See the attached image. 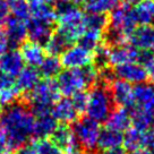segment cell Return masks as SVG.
Wrapping results in <instances>:
<instances>
[{"instance_id":"6da1fadb","label":"cell","mask_w":154,"mask_h":154,"mask_svg":"<svg viewBox=\"0 0 154 154\" xmlns=\"http://www.w3.org/2000/svg\"><path fill=\"white\" fill-rule=\"evenodd\" d=\"M34 115L26 102L17 101L0 112V129L13 149L29 143L33 136Z\"/></svg>"},{"instance_id":"7a4b0ae2","label":"cell","mask_w":154,"mask_h":154,"mask_svg":"<svg viewBox=\"0 0 154 154\" xmlns=\"http://www.w3.org/2000/svg\"><path fill=\"white\" fill-rule=\"evenodd\" d=\"M99 81V70L93 65L79 69H65L59 72L56 84L59 93L70 97L77 92L84 91L86 87L93 86Z\"/></svg>"},{"instance_id":"3957f363","label":"cell","mask_w":154,"mask_h":154,"mask_svg":"<svg viewBox=\"0 0 154 154\" xmlns=\"http://www.w3.org/2000/svg\"><path fill=\"white\" fill-rule=\"evenodd\" d=\"M54 9L57 13V31L67 38L69 43L74 44L86 29L84 11L70 2L56 4Z\"/></svg>"},{"instance_id":"277c9868","label":"cell","mask_w":154,"mask_h":154,"mask_svg":"<svg viewBox=\"0 0 154 154\" xmlns=\"http://www.w3.org/2000/svg\"><path fill=\"white\" fill-rule=\"evenodd\" d=\"M59 90L56 81L50 78L40 79V82L27 93V104L34 116L51 112V108L59 100Z\"/></svg>"},{"instance_id":"5b68a950","label":"cell","mask_w":154,"mask_h":154,"mask_svg":"<svg viewBox=\"0 0 154 154\" xmlns=\"http://www.w3.org/2000/svg\"><path fill=\"white\" fill-rule=\"evenodd\" d=\"M87 94H88V100L85 111L87 117L97 122L106 121L115 106L111 99L108 85L97 81V83L91 87V91Z\"/></svg>"},{"instance_id":"8992f818","label":"cell","mask_w":154,"mask_h":154,"mask_svg":"<svg viewBox=\"0 0 154 154\" xmlns=\"http://www.w3.org/2000/svg\"><path fill=\"white\" fill-rule=\"evenodd\" d=\"M72 128L77 144L84 149V152L91 153L97 147V140L101 131L100 122L84 117L77 119Z\"/></svg>"},{"instance_id":"52a82bcc","label":"cell","mask_w":154,"mask_h":154,"mask_svg":"<svg viewBox=\"0 0 154 154\" xmlns=\"http://www.w3.org/2000/svg\"><path fill=\"white\" fill-rule=\"evenodd\" d=\"M109 26L125 35L128 41L130 33L137 27V20L131 6L119 5L109 14Z\"/></svg>"},{"instance_id":"ba28073f","label":"cell","mask_w":154,"mask_h":154,"mask_svg":"<svg viewBox=\"0 0 154 154\" xmlns=\"http://www.w3.org/2000/svg\"><path fill=\"white\" fill-rule=\"evenodd\" d=\"M60 63L66 69H79L92 63L93 52L79 44L70 45L60 54Z\"/></svg>"},{"instance_id":"9c48e42d","label":"cell","mask_w":154,"mask_h":154,"mask_svg":"<svg viewBox=\"0 0 154 154\" xmlns=\"http://www.w3.org/2000/svg\"><path fill=\"white\" fill-rule=\"evenodd\" d=\"M154 116V84L144 82L133 86V106Z\"/></svg>"},{"instance_id":"30bf717a","label":"cell","mask_w":154,"mask_h":154,"mask_svg":"<svg viewBox=\"0 0 154 154\" xmlns=\"http://www.w3.org/2000/svg\"><path fill=\"white\" fill-rule=\"evenodd\" d=\"M112 68V72L116 78L130 83V84H140L147 81V72L143 65L140 63H127L120 66Z\"/></svg>"},{"instance_id":"8fae6325","label":"cell","mask_w":154,"mask_h":154,"mask_svg":"<svg viewBox=\"0 0 154 154\" xmlns=\"http://www.w3.org/2000/svg\"><path fill=\"white\" fill-rule=\"evenodd\" d=\"M108 88L115 106L124 108L133 106V86L130 83L119 78H113L109 83Z\"/></svg>"},{"instance_id":"7c38bea8","label":"cell","mask_w":154,"mask_h":154,"mask_svg":"<svg viewBox=\"0 0 154 154\" xmlns=\"http://www.w3.org/2000/svg\"><path fill=\"white\" fill-rule=\"evenodd\" d=\"M6 36L11 49H17L18 45H22L27 38V27L26 22L16 17H9L4 24Z\"/></svg>"},{"instance_id":"4fadbf2b","label":"cell","mask_w":154,"mask_h":154,"mask_svg":"<svg viewBox=\"0 0 154 154\" xmlns=\"http://www.w3.org/2000/svg\"><path fill=\"white\" fill-rule=\"evenodd\" d=\"M127 43L140 51L153 50L154 48V25H140L130 33Z\"/></svg>"},{"instance_id":"5bb4252c","label":"cell","mask_w":154,"mask_h":154,"mask_svg":"<svg viewBox=\"0 0 154 154\" xmlns=\"http://www.w3.org/2000/svg\"><path fill=\"white\" fill-rule=\"evenodd\" d=\"M140 50L134 48L129 43H124L110 48V56H109V65L110 67L120 66L127 63H134L138 60Z\"/></svg>"},{"instance_id":"9a60e30c","label":"cell","mask_w":154,"mask_h":154,"mask_svg":"<svg viewBox=\"0 0 154 154\" xmlns=\"http://www.w3.org/2000/svg\"><path fill=\"white\" fill-rule=\"evenodd\" d=\"M26 27H27L29 40L38 44H45V42L51 36V34L54 32L53 24H49L31 17L26 20Z\"/></svg>"},{"instance_id":"2e32d148","label":"cell","mask_w":154,"mask_h":154,"mask_svg":"<svg viewBox=\"0 0 154 154\" xmlns=\"http://www.w3.org/2000/svg\"><path fill=\"white\" fill-rule=\"evenodd\" d=\"M24 63L18 49H10L0 57V72L14 78L22 72Z\"/></svg>"},{"instance_id":"e0dca14e","label":"cell","mask_w":154,"mask_h":154,"mask_svg":"<svg viewBox=\"0 0 154 154\" xmlns=\"http://www.w3.org/2000/svg\"><path fill=\"white\" fill-rule=\"evenodd\" d=\"M50 140L61 151H66V152L77 149V145H78L72 128L66 124L58 125L50 136Z\"/></svg>"},{"instance_id":"ac0fdd59","label":"cell","mask_w":154,"mask_h":154,"mask_svg":"<svg viewBox=\"0 0 154 154\" xmlns=\"http://www.w3.org/2000/svg\"><path fill=\"white\" fill-rule=\"evenodd\" d=\"M51 115L59 122L69 125L77 120L78 112L76 111L75 106H72L70 99L63 97V99H59L52 106Z\"/></svg>"},{"instance_id":"d6986e66","label":"cell","mask_w":154,"mask_h":154,"mask_svg":"<svg viewBox=\"0 0 154 154\" xmlns=\"http://www.w3.org/2000/svg\"><path fill=\"white\" fill-rule=\"evenodd\" d=\"M29 4L31 18L54 25L57 22V13L51 4L44 0H29Z\"/></svg>"},{"instance_id":"ffe728a7","label":"cell","mask_w":154,"mask_h":154,"mask_svg":"<svg viewBox=\"0 0 154 154\" xmlns=\"http://www.w3.org/2000/svg\"><path fill=\"white\" fill-rule=\"evenodd\" d=\"M20 54L24 60V63L27 66L31 67H38L44 58L47 56V52L44 50V47L42 44L35 43L32 41H25L24 43L20 45Z\"/></svg>"},{"instance_id":"44dd1931","label":"cell","mask_w":154,"mask_h":154,"mask_svg":"<svg viewBox=\"0 0 154 154\" xmlns=\"http://www.w3.org/2000/svg\"><path fill=\"white\" fill-rule=\"evenodd\" d=\"M106 127L124 133L131 127L130 111L124 106H113L106 120Z\"/></svg>"},{"instance_id":"7402d4cb","label":"cell","mask_w":154,"mask_h":154,"mask_svg":"<svg viewBox=\"0 0 154 154\" xmlns=\"http://www.w3.org/2000/svg\"><path fill=\"white\" fill-rule=\"evenodd\" d=\"M58 126V121L51 112L34 116L33 136L35 138H49Z\"/></svg>"},{"instance_id":"603a6c76","label":"cell","mask_w":154,"mask_h":154,"mask_svg":"<svg viewBox=\"0 0 154 154\" xmlns=\"http://www.w3.org/2000/svg\"><path fill=\"white\" fill-rule=\"evenodd\" d=\"M124 140V133L111 129L109 127L101 128L100 136L97 140V147L101 151H112L121 149Z\"/></svg>"},{"instance_id":"cb8c5ba5","label":"cell","mask_w":154,"mask_h":154,"mask_svg":"<svg viewBox=\"0 0 154 154\" xmlns=\"http://www.w3.org/2000/svg\"><path fill=\"white\" fill-rule=\"evenodd\" d=\"M41 79V75L35 67H24L17 75L15 85L22 93H29Z\"/></svg>"},{"instance_id":"d4e9b609","label":"cell","mask_w":154,"mask_h":154,"mask_svg":"<svg viewBox=\"0 0 154 154\" xmlns=\"http://www.w3.org/2000/svg\"><path fill=\"white\" fill-rule=\"evenodd\" d=\"M133 9L137 24L154 25V0H140Z\"/></svg>"},{"instance_id":"484cf974","label":"cell","mask_w":154,"mask_h":154,"mask_svg":"<svg viewBox=\"0 0 154 154\" xmlns=\"http://www.w3.org/2000/svg\"><path fill=\"white\" fill-rule=\"evenodd\" d=\"M70 45H72V44H70L68 42L67 38H65L63 34L59 33L58 31H56V32H53L51 34V36L45 42V44H44V50H45L47 54H49V56H57L58 57L66 49L69 48Z\"/></svg>"},{"instance_id":"4316f807","label":"cell","mask_w":154,"mask_h":154,"mask_svg":"<svg viewBox=\"0 0 154 154\" xmlns=\"http://www.w3.org/2000/svg\"><path fill=\"white\" fill-rule=\"evenodd\" d=\"M120 5V0H86L84 9L87 14H110Z\"/></svg>"},{"instance_id":"83f0119b","label":"cell","mask_w":154,"mask_h":154,"mask_svg":"<svg viewBox=\"0 0 154 154\" xmlns=\"http://www.w3.org/2000/svg\"><path fill=\"white\" fill-rule=\"evenodd\" d=\"M130 118L131 127L140 131L151 129L154 125V116L147 111L133 108V110L130 111Z\"/></svg>"},{"instance_id":"f1b7e54d","label":"cell","mask_w":154,"mask_h":154,"mask_svg":"<svg viewBox=\"0 0 154 154\" xmlns=\"http://www.w3.org/2000/svg\"><path fill=\"white\" fill-rule=\"evenodd\" d=\"M63 65L60 63V59L57 56H45L42 63L38 66V72L44 78L52 79L59 75L61 72Z\"/></svg>"},{"instance_id":"f546056e","label":"cell","mask_w":154,"mask_h":154,"mask_svg":"<svg viewBox=\"0 0 154 154\" xmlns=\"http://www.w3.org/2000/svg\"><path fill=\"white\" fill-rule=\"evenodd\" d=\"M122 146L125 151L133 152L135 149H143V131L130 127L124 133Z\"/></svg>"},{"instance_id":"4dcf8cb0","label":"cell","mask_w":154,"mask_h":154,"mask_svg":"<svg viewBox=\"0 0 154 154\" xmlns=\"http://www.w3.org/2000/svg\"><path fill=\"white\" fill-rule=\"evenodd\" d=\"M109 56H110V48L102 42L93 50V60L92 65L101 72L106 68L110 67L109 65Z\"/></svg>"},{"instance_id":"1f68e13d","label":"cell","mask_w":154,"mask_h":154,"mask_svg":"<svg viewBox=\"0 0 154 154\" xmlns=\"http://www.w3.org/2000/svg\"><path fill=\"white\" fill-rule=\"evenodd\" d=\"M102 43V32L95 29H85V32L78 38V44L88 51H92Z\"/></svg>"},{"instance_id":"d6a6232c","label":"cell","mask_w":154,"mask_h":154,"mask_svg":"<svg viewBox=\"0 0 154 154\" xmlns=\"http://www.w3.org/2000/svg\"><path fill=\"white\" fill-rule=\"evenodd\" d=\"M85 29H95L103 33L109 25V15L106 14H87L84 18Z\"/></svg>"},{"instance_id":"836d02e7","label":"cell","mask_w":154,"mask_h":154,"mask_svg":"<svg viewBox=\"0 0 154 154\" xmlns=\"http://www.w3.org/2000/svg\"><path fill=\"white\" fill-rule=\"evenodd\" d=\"M34 154H63V151L58 147L50 138H36L31 142Z\"/></svg>"},{"instance_id":"e575fe53","label":"cell","mask_w":154,"mask_h":154,"mask_svg":"<svg viewBox=\"0 0 154 154\" xmlns=\"http://www.w3.org/2000/svg\"><path fill=\"white\" fill-rule=\"evenodd\" d=\"M8 2H9L10 14L14 15V17L25 22L31 17L29 0H8Z\"/></svg>"},{"instance_id":"d590c367","label":"cell","mask_w":154,"mask_h":154,"mask_svg":"<svg viewBox=\"0 0 154 154\" xmlns=\"http://www.w3.org/2000/svg\"><path fill=\"white\" fill-rule=\"evenodd\" d=\"M22 92L19 91L16 85L6 87L0 91V109H5L7 106L14 104L19 100Z\"/></svg>"},{"instance_id":"8d00e7d4","label":"cell","mask_w":154,"mask_h":154,"mask_svg":"<svg viewBox=\"0 0 154 154\" xmlns=\"http://www.w3.org/2000/svg\"><path fill=\"white\" fill-rule=\"evenodd\" d=\"M87 100H88V94L85 91L77 92L74 95L70 96V101H72V106H75L76 111L78 112V115L86 111Z\"/></svg>"},{"instance_id":"74e56055","label":"cell","mask_w":154,"mask_h":154,"mask_svg":"<svg viewBox=\"0 0 154 154\" xmlns=\"http://www.w3.org/2000/svg\"><path fill=\"white\" fill-rule=\"evenodd\" d=\"M10 17V8L8 0H0V26L6 23Z\"/></svg>"},{"instance_id":"f35d334b","label":"cell","mask_w":154,"mask_h":154,"mask_svg":"<svg viewBox=\"0 0 154 154\" xmlns=\"http://www.w3.org/2000/svg\"><path fill=\"white\" fill-rule=\"evenodd\" d=\"M11 146L6 138L4 131L0 129V154H11Z\"/></svg>"},{"instance_id":"ab89813d","label":"cell","mask_w":154,"mask_h":154,"mask_svg":"<svg viewBox=\"0 0 154 154\" xmlns=\"http://www.w3.org/2000/svg\"><path fill=\"white\" fill-rule=\"evenodd\" d=\"M8 47H9V44H8V40L6 36L5 29L2 26H0V57L7 51Z\"/></svg>"},{"instance_id":"60d3db41","label":"cell","mask_w":154,"mask_h":154,"mask_svg":"<svg viewBox=\"0 0 154 154\" xmlns=\"http://www.w3.org/2000/svg\"><path fill=\"white\" fill-rule=\"evenodd\" d=\"M13 85H15L14 78L0 72V91L6 88V87L13 86Z\"/></svg>"},{"instance_id":"b9f144b4","label":"cell","mask_w":154,"mask_h":154,"mask_svg":"<svg viewBox=\"0 0 154 154\" xmlns=\"http://www.w3.org/2000/svg\"><path fill=\"white\" fill-rule=\"evenodd\" d=\"M144 67L146 69V72H147V79H149V82L154 84V56L151 58V60Z\"/></svg>"},{"instance_id":"7bdbcfd3","label":"cell","mask_w":154,"mask_h":154,"mask_svg":"<svg viewBox=\"0 0 154 154\" xmlns=\"http://www.w3.org/2000/svg\"><path fill=\"white\" fill-rule=\"evenodd\" d=\"M99 154H126V151L125 149H112V151H102L101 153Z\"/></svg>"},{"instance_id":"ee69618b","label":"cell","mask_w":154,"mask_h":154,"mask_svg":"<svg viewBox=\"0 0 154 154\" xmlns=\"http://www.w3.org/2000/svg\"><path fill=\"white\" fill-rule=\"evenodd\" d=\"M129 154H154L153 152H151L149 149H135L133 152H130Z\"/></svg>"},{"instance_id":"f6af8a7d","label":"cell","mask_w":154,"mask_h":154,"mask_svg":"<svg viewBox=\"0 0 154 154\" xmlns=\"http://www.w3.org/2000/svg\"><path fill=\"white\" fill-rule=\"evenodd\" d=\"M120 1H122V4H125V5H128L133 7V6L137 5L140 0H120Z\"/></svg>"},{"instance_id":"bcb514c9","label":"cell","mask_w":154,"mask_h":154,"mask_svg":"<svg viewBox=\"0 0 154 154\" xmlns=\"http://www.w3.org/2000/svg\"><path fill=\"white\" fill-rule=\"evenodd\" d=\"M66 154H87V153L77 147V149H72V151H68V152H66Z\"/></svg>"},{"instance_id":"7dc6e473","label":"cell","mask_w":154,"mask_h":154,"mask_svg":"<svg viewBox=\"0 0 154 154\" xmlns=\"http://www.w3.org/2000/svg\"><path fill=\"white\" fill-rule=\"evenodd\" d=\"M86 0H72V2L75 4V5H81V4H84Z\"/></svg>"},{"instance_id":"c3c4849f","label":"cell","mask_w":154,"mask_h":154,"mask_svg":"<svg viewBox=\"0 0 154 154\" xmlns=\"http://www.w3.org/2000/svg\"><path fill=\"white\" fill-rule=\"evenodd\" d=\"M72 0H56L54 4H65V2H70Z\"/></svg>"},{"instance_id":"681fc988","label":"cell","mask_w":154,"mask_h":154,"mask_svg":"<svg viewBox=\"0 0 154 154\" xmlns=\"http://www.w3.org/2000/svg\"><path fill=\"white\" fill-rule=\"evenodd\" d=\"M44 1H47L49 4H54L56 2V0H44Z\"/></svg>"},{"instance_id":"f907efd6","label":"cell","mask_w":154,"mask_h":154,"mask_svg":"<svg viewBox=\"0 0 154 154\" xmlns=\"http://www.w3.org/2000/svg\"><path fill=\"white\" fill-rule=\"evenodd\" d=\"M153 50H154V48H153Z\"/></svg>"},{"instance_id":"816d5d0a","label":"cell","mask_w":154,"mask_h":154,"mask_svg":"<svg viewBox=\"0 0 154 154\" xmlns=\"http://www.w3.org/2000/svg\"><path fill=\"white\" fill-rule=\"evenodd\" d=\"M0 112H1V111H0Z\"/></svg>"}]
</instances>
